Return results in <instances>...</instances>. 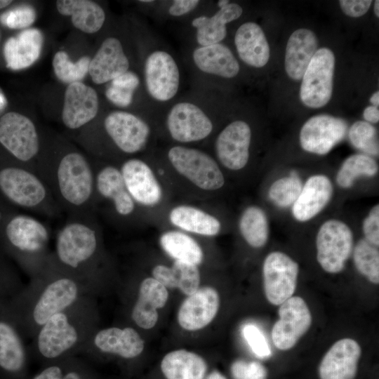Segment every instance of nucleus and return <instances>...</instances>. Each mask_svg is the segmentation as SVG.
Listing matches in <instances>:
<instances>
[{
  "mask_svg": "<svg viewBox=\"0 0 379 379\" xmlns=\"http://www.w3.org/2000/svg\"><path fill=\"white\" fill-rule=\"evenodd\" d=\"M60 209L74 214L88 211L95 193V171L77 152L65 154L53 168L40 173Z\"/></svg>",
  "mask_w": 379,
  "mask_h": 379,
  "instance_id": "f257e3e1",
  "label": "nucleus"
},
{
  "mask_svg": "<svg viewBox=\"0 0 379 379\" xmlns=\"http://www.w3.org/2000/svg\"><path fill=\"white\" fill-rule=\"evenodd\" d=\"M0 190L15 204L46 215L60 211L48 185L36 171L9 166L0 170Z\"/></svg>",
  "mask_w": 379,
  "mask_h": 379,
  "instance_id": "f03ea898",
  "label": "nucleus"
},
{
  "mask_svg": "<svg viewBox=\"0 0 379 379\" xmlns=\"http://www.w3.org/2000/svg\"><path fill=\"white\" fill-rule=\"evenodd\" d=\"M98 246V234L88 211L71 214L59 230L55 254L65 266L77 269L90 260Z\"/></svg>",
  "mask_w": 379,
  "mask_h": 379,
  "instance_id": "7ed1b4c3",
  "label": "nucleus"
},
{
  "mask_svg": "<svg viewBox=\"0 0 379 379\" xmlns=\"http://www.w3.org/2000/svg\"><path fill=\"white\" fill-rule=\"evenodd\" d=\"M316 248L317 259L321 268L331 274L339 273L352 253L353 233L343 221L328 220L318 230Z\"/></svg>",
  "mask_w": 379,
  "mask_h": 379,
  "instance_id": "20e7f679",
  "label": "nucleus"
},
{
  "mask_svg": "<svg viewBox=\"0 0 379 379\" xmlns=\"http://www.w3.org/2000/svg\"><path fill=\"white\" fill-rule=\"evenodd\" d=\"M173 168L197 187L204 190L221 188L225 179L215 161L197 149L174 146L168 152Z\"/></svg>",
  "mask_w": 379,
  "mask_h": 379,
  "instance_id": "39448f33",
  "label": "nucleus"
},
{
  "mask_svg": "<svg viewBox=\"0 0 379 379\" xmlns=\"http://www.w3.org/2000/svg\"><path fill=\"white\" fill-rule=\"evenodd\" d=\"M335 58L331 50L321 48L317 51L309 63L300 86L302 103L310 108H320L330 100Z\"/></svg>",
  "mask_w": 379,
  "mask_h": 379,
  "instance_id": "423d86ee",
  "label": "nucleus"
},
{
  "mask_svg": "<svg viewBox=\"0 0 379 379\" xmlns=\"http://www.w3.org/2000/svg\"><path fill=\"white\" fill-rule=\"evenodd\" d=\"M0 143L18 160L32 161L39 154L40 144L33 121L14 112L0 118Z\"/></svg>",
  "mask_w": 379,
  "mask_h": 379,
  "instance_id": "0eeeda50",
  "label": "nucleus"
},
{
  "mask_svg": "<svg viewBox=\"0 0 379 379\" xmlns=\"http://www.w3.org/2000/svg\"><path fill=\"white\" fill-rule=\"evenodd\" d=\"M299 272L298 264L280 251L269 253L262 265L264 291L267 300L280 305L294 293Z\"/></svg>",
  "mask_w": 379,
  "mask_h": 379,
  "instance_id": "6e6552de",
  "label": "nucleus"
},
{
  "mask_svg": "<svg viewBox=\"0 0 379 379\" xmlns=\"http://www.w3.org/2000/svg\"><path fill=\"white\" fill-rule=\"evenodd\" d=\"M279 316L272 330V339L277 349L288 350L293 348L310 328L311 312L302 298L291 296L280 305Z\"/></svg>",
  "mask_w": 379,
  "mask_h": 379,
  "instance_id": "1a4fd4ad",
  "label": "nucleus"
},
{
  "mask_svg": "<svg viewBox=\"0 0 379 379\" xmlns=\"http://www.w3.org/2000/svg\"><path fill=\"white\" fill-rule=\"evenodd\" d=\"M145 81L149 95L159 102H166L177 93L180 72L174 58L164 51H155L147 58Z\"/></svg>",
  "mask_w": 379,
  "mask_h": 379,
  "instance_id": "9d476101",
  "label": "nucleus"
},
{
  "mask_svg": "<svg viewBox=\"0 0 379 379\" xmlns=\"http://www.w3.org/2000/svg\"><path fill=\"white\" fill-rule=\"evenodd\" d=\"M347 132L345 120L327 114L309 119L302 126L299 140L302 148L317 155L328 154Z\"/></svg>",
  "mask_w": 379,
  "mask_h": 379,
  "instance_id": "9b49d317",
  "label": "nucleus"
},
{
  "mask_svg": "<svg viewBox=\"0 0 379 379\" xmlns=\"http://www.w3.org/2000/svg\"><path fill=\"white\" fill-rule=\"evenodd\" d=\"M166 125L171 138L179 142H191L208 137L213 124L207 114L197 105L180 102L169 111Z\"/></svg>",
  "mask_w": 379,
  "mask_h": 379,
  "instance_id": "f8f14e48",
  "label": "nucleus"
},
{
  "mask_svg": "<svg viewBox=\"0 0 379 379\" xmlns=\"http://www.w3.org/2000/svg\"><path fill=\"white\" fill-rule=\"evenodd\" d=\"M104 127L117 147L126 154L140 151L146 145L150 129L138 116L125 111H114L104 121Z\"/></svg>",
  "mask_w": 379,
  "mask_h": 379,
  "instance_id": "ddd939ff",
  "label": "nucleus"
},
{
  "mask_svg": "<svg viewBox=\"0 0 379 379\" xmlns=\"http://www.w3.org/2000/svg\"><path fill=\"white\" fill-rule=\"evenodd\" d=\"M251 130L241 120L228 124L218 135L215 152L220 162L227 168L239 171L246 166L249 159Z\"/></svg>",
  "mask_w": 379,
  "mask_h": 379,
  "instance_id": "4468645a",
  "label": "nucleus"
},
{
  "mask_svg": "<svg viewBox=\"0 0 379 379\" xmlns=\"http://www.w3.org/2000/svg\"><path fill=\"white\" fill-rule=\"evenodd\" d=\"M220 306L217 291L210 286L199 288L182 302L177 315L179 325L187 331H198L208 326Z\"/></svg>",
  "mask_w": 379,
  "mask_h": 379,
  "instance_id": "2eb2a0df",
  "label": "nucleus"
},
{
  "mask_svg": "<svg viewBox=\"0 0 379 379\" xmlns=\"http://www.w3.org/2000/svg\"><path fill=\"white\" fill-rule=\"evenodd\" d=\"M98 108L94 88L81 81L70 84L65 92L62 121L67 128L78 129L96 117Z\"/></svg>",
  "mask_w": 379,
  "mask_h": 379,
  "instance_id": "dca6fc26",
  "label": "nucleus"
},
{
  "mask_svg": "<svg viewBox=\"0 0 379 379\" xmlns=\"http://www.w3.org/2000/svg\"><path fill=\"white\" fill-rule=\"evenodd\" d=\"M120 171L135 202L146 206H153L160 202L161 187L145 162L138 159H128L122 164Z\"/></svg>",
  "mask_w": 379,
  "mask_h": 379,
  "instance_id": "f3484780",
  "label": "nucleus"
},
{
  "mask_svg": "<svg viewBox=\"0 0 379 379\" xmlns=\"http://www.w3.org/2000/svg\"><path fill=\"white\" fill-rule=\"evenodd\" d=\"M361 350L352 338L336 341L322 358L319 367L320 379H354Z\"/></svg>",
  "mask_w": 379,
  "mask_h": 379,
  "instance_id": "a211bd4d",
  "label": "nucleus"
},
{
  "mask_svg": "<svg viewBox=\"0 0 379 379\" xmlns=\"http://www.w3.org/2000/svg\"><path fill=\"white\" fill-rule=\"evenodd\" d=\"M9 242L19 251L34 255L42 253L49 241L47 226L27 215L13 217L5 229Z\"/></svg>",
  "mask_w": 379,
  "mask_h": 379,
  "instance_id": "6ab92c4d",
  "label": "nucleus"
},
{
  "mask_svg": "<svg viewBox=\"0 0 379 379\" xmlns=\"http://www.w3.org/2000/svg\"><path fill=\"white\" fill-rule=\"evenodd\" d=\"M333 190V184L328 176L315 174L309 177L292 206L293 218L299 222L314 218L328 204Z\"/></svg>",
  "mask_w": 379,
  "mask_h": 379,
  "instance_id": "aec40b11",
  "label": "nucleus"
},
{
  "mask_svg": "<svg viewBox=\"0 0 379 379\" xmlns=\"http://www.w3.org/2000/svg\"><path fill=\"white\" fill-rule=\"evenodd\" d=\"M128 67L129 61L120 41L108 37L91 59L88 73L95 84H102L126 72Z\"/></svg>",
  "mask_w": 379,
  "mask_h": 379,
  "instance_id": "412c9836",
  "label": "nucleus"
},
{
  "mask_svg": "<svg viewBox=\"0 0 379 379\" xmlns=\"http://www.w3.org/2000/svg\"><path fill=\"white\" fill-rule=\"evenodd\" d=\"M77 338L75 328L67 316L60 312L42 326L37 339L38 349L44 357L56 358L73 347Z\"/></svg>",
  "mask_w": 379,
  "mask_h": 379,
  "instance_id": "4be33fe9",
  "label": "nucleus"
},
{
  "mask_svg": "<svg viewBox=\"0 0 379 379\" xmlns=\"http://www.w3.org/2000/svg\"><path fill=\"white\" fill-rule=\"evenodd\" d=\"M77 295L78 287L72 279L62 277L52 281L46 287L34 307V321L43 326L51 317L70 306Z\"/></svg>",
  "mask_w": 379,
  "mask_h": 379,
  "instance_id": "5701e85b",
  "label": "nucleus"
},
{
  "mask_svg": "<svg viewBox=\"0 0 379 379\" xmlns=\"http://www.w3.org/2000/svg\"><path fill=\"white\" fill-rule=\"evenodd\" d=\"M44 36L36 28L26 29L7 39L4 46L6 67L20 70L33 65L39 58Z\"/></svg>",
  "mask_w": 379,
  "mask_h": 379,
  "instance_id": "b1692460",
  "label": "nucleus"
},
{
  "mask_svg": "<svg viewBox=\"0 0 379 379\" xmlns=\"http://www.w3.org/2000/svg\"><path fill=\"white\" fill-rule=\"evenodd\" d=\"M168 299V292L164 286L153 277L143 279L132 310L133 320L143 329L153 328L159 318L157 310L164 307Z\"/></svg>",
  "mask_w": 379,
  "mask_h": 379,
  "instance_id": "393cba45",
  "label": "nucleus"
},
{
  "mask_svg": "<svg viewBox=\"0 0 379 379\" xmlns=\"http://www.w3.org/2000/svg\"><path fill=\"white\" fill-rule=\"evenodd\" d=\"M234 44L240 59L246 65L260 68L270 59V46L262 28L256 23L247 22L237 30Z\"/></svg>",
  "mask_w": 379,
  "mask_h": 379,
  "instance_id": "a878e982",
  "label": "nucleus"
},
{
  "mask_svg": "<svg viewBox=\"0 0 379 379\" xmlns=\"http://www.w3.org/2000/svg\"><path fill=\"white\" fill-rule=\"evenodd\" d=\"M318 41L308 29H298L290 36L286 48L285 69L293 80L302 79L312 58L317 52Z\"/></svg>",
  "mask_w": 379,
  "mask_h": 379,
  "instance_id": "bb28decb",
  "label": "nucleus"
},
{
  "mask_svg": "<svg viewBox=\"0 0 379 379\" xmlns=\"http://www.w3.org/2000/svg\"><path fill=\"white\" fill-rule=\"evenodd\" d=\"M95 189L100 197L112 201L115 211L121 216L131 215L135 201L128 193L119 169L106 166L95 172Z\"/></svg>",
  "mask_w": 379,
  "mask_h": 379,
  "instance_id": "cd10ccee",
  "label": "nucleus"
},
{
  "mask_svg": "<svg viewBox=\"0 0 379 379\" xmlns=\"http://www.w3.org/2000/svg\"><path fill=\"white\" fill-rule=\"evenodd\" d=\"M192 58L195 65L201 72L223 78H233L240 69L232 52L220 43L199 46L194 51Z\"/></svg>",
  "mask_w": 379,
  "mask_h": 379,
  "instance_id": "c85d7f7f",
  "label": "nucleus"
},
{
  "mask_svg": "<svg viewBox=\"0 0 379 379\" xmlns=\"http://www.w3.org/2000/svg\"><path fill=\"white\" fill-rule=\"evenodd\" d=\"M95 345L102 352L131 359L140 355L144 350V340L133 328L110 327L98 332Z\"/></svg>",
  "mask_w": 379,
  "mask_h": 379,
  "instance_id": "c756f323",
  "label": "nucleus"
},
{
  "mask_svg": "<svg viewBox=\"0 0 379 379\" xmlns=\"http://www.w3.org/2000/svg\"><path fill=\"white\" fill-rule=\"evenodd\" d=\"M58 11L71 16L73 25L78 29L88 34L99 31L105 20L102 8L89 0H59L56 1Z\"/></svg>",
  "mask_w": 379,
  "mask_h": 379,
  "instance_id": "7c9ffc66",
  "label": "nucleus"
},
{
  "mask_svg": "<svg viewBox=\"0 0 379 379\" xmlns=\"http://www.w3.org/2000/svg\"><path fill=\"white\" fill-rule=\"evenodd\" d=\"M161 369L166 379H204L207 364L199 354L181 349L167 353Z\"/></svg>",
  "mask_w": 379,
  "mask_h": 379,
  "instance_id": "2f4dec72",
  "label": "nucleus"
},
{
  "mask_svg": "<svg viewBox=\"0 0 379 379\" xmlns=\"http://www.w3.org/2000/svg\"><path fill=\"white\" fill-rule=\"evenodd\" d=\"M169 220L173 225L183 230L204 236H215L221 229V224L216 218L190 206L173 208Z\"/></svg>",
  "mask_w": 379,
  "mask_h": 379,
  "instance_id": "473e14b6",
  "label": "nucleus"
},
{
  "mask_svg": "<svg viewBox=\"0 0 379 379\" xmlns=\"http://www.w3.org/2000/svg\"><path fill=\"white\" fill-rule=\"evenodd\" d=\"M162 249L175 260L198 265L204 254L199 244L190 236L178 231L164 232L159 239Z\"/></svg>",
  "mask_w": 379,
  "mask_h": 379,
  "instance_id": "72a5a7b5",
  "label": "nucleus"
},
{
  "mask_svg": "<svg viewBox=\"0 0 379 379\" xmlns=\"http://www.w3.org/2000/svg\"><path fill=\"white\" fill-rule=\"evenodd\" d=\"M234 21L232 12L227 8H220L213 16L201 15L192 21L196 28V39L200 46L222 41L227 35L226 24Z\"/></svg>",
  "mask_w": 379,
  "mask_h": 379,
  "instance_id": "f704fd0d",
  "label": "nucleus"
},
{
  "mask_svg": "<svg viewBox=\"0 0 379 379\" xmlns=\"http://www.w3.org/2000/svg\"><path fill=\"white\" fill-rule=\"evenodd\" d=\"M239 231L247 244L253 248H261L269 238V223L267 215L260 207L246 208L241 215Z\"/></svg>",
  "mask_w": 379,
  "mask_h": 379,
  "instance_id": "c9c22d12",
  "label": "nucleus"
},
{
  "mask_svg": "<svg viewBox=\"0 0 379 379\" xmlns=\"http://www.w3.org/2000/svg\"><path fill=\"white\" fill-rule=\"evenodd\" d=\"M25 352L15 330L0 321V366L10 372H17L24 366Z\"/></svg>",
  "mask_w": 379,
  "mask_h": 379,
  "instance_id": "e433bc0d",
  "label": "nucleus"
},
{
  "mask_svg": "<svg viewBox=\"0 0 379 379\" xmlns=\"http://www.w3.org/2000/svg\"><path fill=\"white\" fill-rule=\"evenodd\" d=\"M378 172L375 160L365 154H355L348 157L342 164L335 176L336 183L343 189L352 187L361 177H373Z\"/></svg>",
  "mask_w": 379,
  "mask_h": 379,
  "instance_id": "4c0bfd02",
  "label": "nucleus"
},
{
  "mask_svg": "<svg viewBox=\"0 0 379 379\" xmlns=\"http://www.w3.org/2000/svg\"><path fill=\"white\" fill-rule=\"evenodd\" d=\"M353 260L359 273L374 284L379 283V251L378 246L365 239L353 248Z\"/></svg>",
  "mask_w": 379,
  "mask_h": 379,
  "instance_id": "58836bf2",
  "label": "nucleus"
},
{
  "mask_svg": "<svg viewBox=\"0 0 379 379\" xmlns=\"http://www.w3.org/2000/svg\"><path fill=\"white\" fill-rule=\"evenodd\" d=\"M90 61L89 57L83 56L73 62L66 52L60 51L55 54L53 59L54 73L65 84L79 82L88 72Z\"/></svg>",
  "mask_w": 379,
  "mask_h": 379,
  "instance_id": "ea45409f",
  "label": "nucleus"
},
{
  "mask_svg": "<svg viewBox=\"0 0 379 379\" xmlns=\"http://www.w3.org/2000/svg\"><path fill=\"white\" fill-rule=\"evenodd\" d=\"M302 187L300 178L296 172L275 180L270 187L268 197L277 206L285 208L293 206Z\"/></svg>",
  "mask_w": 379,
  "mask_h": 379,
  "instance_id": "a19ab883",
  "label": "nucleus"
},
{
  "mask_svg": "<svg viewBox=\"0 0 379 379\" xmlns=\"http://www.w3.org/2000/svg\"><path fill=\"white\" fill-rule=\"evenodd\" d=\"M348 138L356 149L370 157L378 156V141L375 128L364 121L354 122L349 129Z\"/></svg>",
  "mask_w": 379,
  "mask_h": 379,
  "instance_id": "79ce46f5",
  "label": "nucleus"
},
{
  "mask_svg": "<svg viewBox=\"0 0 379 379\" xmlns=\"http://www.w3.org/2000/svg\"><path fill=\"white\" fill-rule=\"evenodd\" d=\"M172 270L176 288L190 295L199 288L200 273L197 265L175 260Z\"/></svg>",
  "mask_w": 379,
  "mask_h": 379,
  "instance_id": "37998d69",
  "label": "nucleus"
},
{
  "mask_svg": "<svg viewBox=\"0 0 379 379\" xmlns=\"http://www.w3.org/2000/svg\"><path fill=\"white\" fill-rule=\"evenodd\" d=\"M36 14L29 5L12 8L0 15V22L10 29H23L34 23Z\"/></svg>",
  "mask_w": 379,
  "mask_h": 379,
  "instance_id": "c03bdc74",
  "label": "nucleus"
},
{
  "mask_svg": "<svg viewBox=\"0 0 379 379\" xmlns=\"http://www.w3.org/2000/svg\"><path fill=\"white\" fill-rule=\"evenodd\" d=\"M231 373L234 379H267L266 368L256 361L238 359L231 365Z\"/></svg>",
  "mask_w": 379,
  "mask_h": 379,
  "instance_id": "a18cd8bd",
  "label": "nucleus"
},
{
  "mask_svg": "<svg viewBox=\"0 0 379 379\" xmlns=\"http://www.w3.org/2000/svg\"><path fill=\"white\" fill-rule=\"evenodd\" d=\"M244 338L253 352L260 358L269 357L272 354L270 347L260 328L254 324H246L242 331Z\"/></svg>",
  "mask_w": 379,
  "mask_h": 379,
  "instance_id": "49530a36",
  "label": "nucleus"
},
{
  "mask_svg": "<svg viewBox=\"0 0 379 379\" xmlns=\"http://www.w3.org/2000/svg\"><path fill=\"white\" fill-rule=\"evenodd\" d=\"M363 232L365 239L372 244L379 245V206L375 205L363 221Z\"/></svg>",
  "mask_w": 379,
  "mask_h": 379,
  "instance_id": "de8ad7c7",
  "label": "nucleus"
},
{
  "mask_svg": "<svg viewBox=\"0 0 379 379\" xmlns=\"http://www.w3.org/2000/svg\"><path fill=\"white\" fill-rule=\"evenodd\" d=\"M371 0H340L339 4L343 13L352 18H359L367 13Z\"/></svg>",
  "mask_w": 379,
  "mask_h": 379,
  "instance_id": "09e8293b",
  "label": "nucleus"
},
{
  "mask_svg": "<svg viewBox=\"0 0 379 379\" xmlns=\"http://www.w3.org/2000/svg\"><path fill=\"white\" fill-rule=\"evenodd\" d=\"M105 96L114 105L126 107L131 104L133 92L110 85L105 91Z\"/></svg>",
  "mask_w": 379,
  "mask_h": 379,
  "instance_id": "8fccbe9b",
  "label": "nucleus"
},
{
  "mask_svg": "<svg viewBox=\"0 0 379 379\" xmlns=\"http://www.w3.org/2000/svg\"><path fill=\"white\" fill-rule=\"evenodd\" d=\"M140 84L138 76L131 71H126L111 81L113 86L134 92Z\"/></svg>",
  "mask_w": 379,
  "mask_h": 379,
  "instance_id": "3c124183",
  "label": "nucleus"
},
{
  "mask_svg": "<svg viewBox=\"0 0 379 379\" xmlns=\"http://www.w3.org/2000/svg\"><path fill=\"white\" fill-rule=\"evenodd\" d=\"M152 275L154 279L164 286L166 288H176L171 267L164 265H158L153 268Z\"/></svg>",
  "mask_w": 379,
  "mask_h": 379,
  "instance_id": "603ef678",
  "label": "nucleus"
},
{
  "mask_svg": "<svg viewBox=\"0 0 379 379\" xmlns=\"http://www.w3.org/2000/svg\"><path fill=\"white\" fill-rule=\"evenodd\" d=\"M199 4L198 0H174L168 8V13L174 17L182 16L195 9Z\"/></svg>",
  "mask_w": 379,
  "mask_h": 379,
  "instance_id": "864d4df0",
  "label": "nucleus"
},
{
  "mask_svg": "<svg viewBox=\"0 0 379 379\" xmlns=\"http://www.w3.org/2000/svg\"><path fill=\"white\" fill-rule=\"evenodd\" d=\"M62 372L57 366H49L36 375L33 379H62Z\"/></svg>",
  "mask_w": 379,
  "mask_h": 379,
  "instance_id": "5fc2aeb1",
  "label": "nucleus"
},
{
  "mask_svg": "<svg viewBox=\"0 0 379 379\" xmlns=\"http://www.w3.org/2000/svg\"><path fill=\"white\" fill-rule=\"evenodd\" d=\"M364 118L366 122L378 123L379 121V110L375 106H368L364 110Z\"/></svg>",
  "mask_w": 379,
  "mask_h": 379,
  "instance_id": "6e6d98bb",
  "label": "nucleus"
},
{
  "mask_svg": "<svg viewBox=\"0 0 379 379\" xmlns=\"http://www.w3.org/2000/svg\"><path fill=\"white\" fill-rule=\"evenodd\" d=\"M204 379H227V378L218 371H213Z\"/></svg>",
  "mask_w": 379,
  "mask_h": 379,
  "instance_id": "4d7b16f0",
  "label": "nucleus"
},
{
  "mask_svg": "<svg viewBox=\"0 0 379 379\" xmlns=\"http://www.w3.org/2000/svg\"><path fill=\"white\" fill-rule=\"evenodd\" d=\"M370 102L373 106L378 107L379 105V92H375L370 98Z\"/></svg>",
  "mask_w": 379,
  "mask_h": 379,
  "instance_id": "13d9d810",
  "label": "nucleus"
},
{
  "mask_svg": "<svg viewBox=\"0 0 379 379\" xmlns=\"http://www.w3.org/2000/svg\"><path fill=\"white\" fill-rule=\"evenodd\" d=\"M7 105V101L4 94L0 91V113L4 110Z\"/></svg>",
  "mask_w": 379,
  "mask_h": 379,
  "instance_id": "bf43d9fd",
  "label": "nucleus"
},
{
  "mask_svg": "<svg viewBox=\"0 0 379 379\" xmlns=\"http://www.w3.org/2000/svg\"><path fill=\"white\" fill-rule=\"evenodd\" d=\"M11 3H12V1L0 0V9L8 6L9 4H11Z\"/></svg>",
  "mask_w": 379,
  "mask_h": 379,
  "instance_id": "052dcab7",
  "label": "nucleus"
},
{
  "mask_svg": "<svg viewBox=\"0 0 379 379\" xmlns=\"http://www.w3.org/2000/svg\"><path fill=\"white\" fill-rule=\"evenodd\" d=\"M230 3L228 0H220L218 1V6L220 8L225 7Z\"/></svg>",
  "mask_w": 379,
  "mask_h": 379,
  "instance_id": "680f3d73",
  "label": "nucleus"
},
{
  "mask_svg": "<svg viewBox=\"0 0 379 379\" xmlns=\"http://www.w3.org/2000/svg\"><path fill=\"white\" fill-rule=\"evenodd\" d=\"M374 13L375 15L378 18L379 17V1H375L374 4Z\"/></svg>",
  "mask_w": 379,
  "mask_h": 379,
  "instance_id": "e2e57ef3",
  "label": "nucleus"
},
{
  "mask_svg": "<svg viewBox=\"0 0 379 379\" xmlns=\"http://www.w3.org/2000/svg\"><path fill=\"white\" fill-rule=\"evenodd\" d=\"M62 379H79V377L75 373H69L66 375Z\"/></svg>",
  "mask_w": 379,
  "mask_h": 379,
  "instance_id": "0e129e2a",
  "label": "nucleus"
},
{
  "mask_svg": "<svg viewBox=\"0 0 379 379\" xmlns=\"http://www.w3.org/2000/svg\"><path fill=\"white\" fill-rule=\"evenodd\" d=\"M140 2L151 3V2H153V1H152V0H142V1H140Z\"/></svg>",
  "mask_w": 379,
  "mask_h": 379,
  "instance_id": "69168bd1",
  "label": "nucleus"
},
{
  "mask_svg": "<svg viewBox=\"0 0 379 379\" xmlns=\"http://www.w3.org/2000/svg\"><path fill=\"white\" fill-rule=\"evenodd\" d=\"M0 218H1V215H0Z\"/></svg>",
  "mask_w": 379,
  "mask_h": 379,
  "instance_id": "338daca9",
  "label": "nucleus"
}]
</instances>
